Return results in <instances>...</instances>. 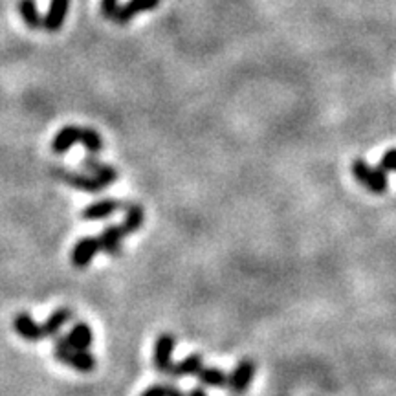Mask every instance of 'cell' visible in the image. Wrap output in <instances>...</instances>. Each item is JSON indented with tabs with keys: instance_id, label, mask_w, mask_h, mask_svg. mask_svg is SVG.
Wrapping results in <instances>:
<instances>
[{
	"instance_id": "cell-21",
	"label": "cell",
	"mask_w": 396,
	"mask_h": 396,
	"mask_svg": "<svg viewBox=\"0 0 396 396\" xmlns=\"http://www.w3.org/2000/svg\"><path fill=\"white\" fill-rule=\"evenodd\" d=\"M378 169H382L384 172L396 171V149L386 150V155L382 156L380 164H378Z\"/></svg>"
},
{
	"instance_id": "cell-7",
	"label": "cell",
	"mask_w": 396,
	"mask_h": 396,
	"mask_svg": "<svg viewBox=\"0 0 396 396\" xmlns=\"http://www.w3.org/2000/svg\"><path fill=\"white\" fill-rule=\"evenodd\" d=\"M13 327H15V330L19 332V336H21L24 341L37 343L41 341V339H44L43 327H41L28 312H19V314L13 317Z\"/></svg>"
},
{
	"instance_id": "cell-16",
	"label": "cell",
	"mask_w": 396,
	"mask_h": 396,
	"mask_svg": "<svg viewBox=\"0 0 396 396\" xmlns=\"http://www.w3.org/2000/svg\"><path fill=\"white\" fill-rule=\"evenodd\" d=\"M202 367H204L202 354H191V356L184 358L182 362H178V364H171V367L167 370V375L172 376V378H184V376L197 375Z\"/></svg>"
},
{
	"instance_id": "cell-18",
	"label": "cell",
	"mask_w": 396,
	"mask_h": 396,
	"mask_svg": "<svg viewBox=\"0 0 396 396\" xmlns=\"http://www.w3.org/2000/svg\"><path fill=\"white\" fill-rule=\"evenodd\" d=\"M19 13L22 21L30 30H41L43 28V17L39 13L35 0H19Z\"/></svg>"
},
{
	"instance_id": "cell-3",
	"label": "cell",
	"mask_w": 396,
	"mask_h": 396,
	"mask_svg": "<svg viewBox=\"0 0 396 396\" xmlns=\"http://www.w3.org/2000/svg\"><path fill=\"white\" fill-rule=\"evenodd\" d=\"M52 175H54V178L61 180V182H65L66 186L79 189L83 193L96 195L105 189L101 182L92 177V175L88 177V175H81V172H72L68 169H63V167H52Z\"/></svg>"
},
{
	"instance_id": "cell-13",
	"label": "cell",
	"mask_w": 396,
	"mask_h": 396,
	"mask_svg": "<svg viewBox=\"0 0 396 396\" xmlns=\"http://www.w3.org/2000/svg\"><path fill=\"white\" fill-rule=\"evenodd\" d=\"M72 317H74V312L70 310L68 306H59V308H55V310L48 316V319L41 325L44 332V337L57 336L61 332V328L65 327L66 323H70Z\"/></svg>"
},
{
	"instance_id": "cell-24",
	"label": "cell",
	"mask_w": 396,
	"mask_h": 396,
	"mask_svg": "<svg viewBox=\"0 0 396 396\" xmlns=\"http://www.w3.org/2000/svg\"><path fill=\"white\" fill-rule=\"evenodd\" d=\"M166 396H186L184 395L178 387H172V386H166Z\"/></svg>"
},
{
	"instance_id": "cell-17",
	"label": "cell",
	"mask_w": 396,
	"mask_h": 396,
	"mask_svg": "<svg viewBox=\"0 0 396 396\" xmlns=\"http://www.w3.org/2000/svg\"><path fill=\"white\" fill-rule=\"evenodd\" d=\"M123 209L125 219L123 224H121V230H123L125 235H132V233H136L143 226L145 211L139 204H123Z\"/></svg>"
},
{
	"instance_id": "cell-12",
	"label": "cell",
	"mask_w": 396,
	"mask_h": 396,
	"mask_svg": "<svg viewBox=\"0 0 396 396\" xmlns=\"http://www.w3.org/2000/svg\"><path fill=\"white\" fill-rule=\"evenodd\" d=\"M70 0H50V8L46 17L43 19V28L48 33H57L65 24L68 15Z\"/></svg>"
},
{
	"instance_id": "cell-23",
	"label": "cell",
	"mask_w": 396,
	"mask_h": 396,
	"mask_svg": "<svg viewBox=\"0 0 396 396\" xmlns=\"http://www.w3.org/2000/svg\"><path fill=\"white\" fill-rule=\"evenodd\" d=\"M141 396H166V386H152L145 389Z\"/></svg>"
},
{
	"instance_id": "cell-1",
	"label": "cell",
	"mask_w": 396,
	"mask_h": 396,
	"mask_svg": "<svg viewBox=\"0 0 396 396\" xmlns=\"http://www.w3.org/2000/svg\"><path fill=\"white\" fill-rule=\"evenodd\" d=\"M54 356L61 364H66L79 373H92L96 369V358L88 350H75L68 343L66 336L54 337Z\"/></svg>"
},
{
	"instance_id": "cell-20",
	"label": "cell",
	"mask_w": 396,
	"mask_h": 396,
	"mask_svg": "<svg viewBox=\"0 0 396 396\" xmlns=\"http://www.w3.org/2000/svg\"><path fill=\"white\" fill-rule=\"evenodd\" d=\"M79 141L83 143L86 150H88V155L96 156L97 152H101L103 150V138L99 136L96 129H81V136Z\"/></svg>"
},
{
	"instance_id": "cell-22",
	"label": "cell",
	"mask_w": 396,
	"mask_h": 396,
	"mask_svg": "<svg viewBox=\"0 0 396 396\" xmlns=\"http://www.w3.org/2000/svg\"><path fill=\"white\" fill-rule=\"evenodd\" d=\"M118 0H101V11L103 15L108 17V19H112L116 10H118Z\"/></svg>"
},
{
	"instance_id": "cell-19",
	"label": "cell",
	"mask_w": 396,
	"mask_h": 396,
	"mask_svg": "<svg viewBox=\"0 0 396 396\" xmlns=\"http://www.w3.org/2000/svg\"><path fill=\"white\" fill-rule=\"evenodd\" d=\"M198 382L206 387H228V375L219 367H202L198 370Z\"/></svg>"
},
{
	"instance_id": "cell-8",
	"label": "cell",
	"mask_w": 396,
	"mask_h": 396,
	"mask_svg": "<svg viewBox=\"0 0 396 396\" xmlns=\"http://www.w3.org/2000/svg\"><path fill=\"white\" fill-rule=\"evenodd\" d=\"M81 166L85 169L86 172H90L92 177L97 178L99 182H101L103 188H108V186H112L116 180H118V171L110 166H105L103 161H99L94 155L86 156L85 160L81 161Z\"/></svg>"
},
{
	"instance_id": "cell-4",
	"label": "cell",
	"mask_w": 396,
	"mask_h": 396,
	"mask_svg": "<svg viewBox=\"0 0 396 396\" xmlns=\"http://www.w3.org/2000/svg\"><path fill=\"white\" fill-rule=\"evenodd\" d=\"M175 347H177V337L169 334V332H164V334L156 337L155 358H152V362H155V369L161 373V375H167V370L171 367Z\"/></svg>"
},
{
	"instance_id": "cell-6",
	"label": "cell",
	"mask_w": 396,
	"mask_h": 396,
	"mask_svg": "<svg viewBox=\"0 0 396 396\" xmlns=\"http://www.w3.org/2000/svg\"><path fill=\"white\" fill-rule=\"evenodd\" d=\"M99 252V242H97L96 237H85V239H81L77 244L72 250V264L75 268H79V270H85V268L90 266V263L94 261V257Z\"/></svg>"
},
{
	"instance_id": "cell-14",
	"label": "cell",
	"mask_w": 396,
	"mask_h": 396,
	"mask_svg": "<svg viewBox=\"0 0 396 396\" xmlns=\"http://www.w3.org/2000/svg\"><path fill=\"white\" fill-rule=\"evenodd\" d=\"M79 127H74V125L63 127L59 132L55 134L54 141H52V150H54L55 155H66V152L79 141Z\"/></svg>"
},
{
	"instance_id": "cell-11",
	"label": "cell",
	"mask_w": 396,
	"mask_h": 396,
	"mask_svg": "<svg viewBox=\"0 0 396 396\" xmlns=\"http://www.w3.org/2000/svg\"><path fill=\"white\" fill-rule=\"evenodd\" d=\"M119 209H123V202H119V200H112V198H107V200H99V202H94L90 206H86L83 209V220H90V222H97V220L108 219L110 215H114Z\"/></svg>"
},
{
	"instance_id": "cell-15",
	"label": "cell",
	"mask_w": 396,
	"mask_h": 396,
	"mask_svg": "<svg viewBox=\"0 0 396 396\" xmlns=\"http://www.w3.org/2000/svg\"><path fill=\"white\" fill-rule=\"evenodd\" d=\"M66 339L75 350H88L92 347V343H94V332L86 323L79 321L75 323L72 330L66 334Z\"/></svg>"
},
{
	"instance_id": "cell-10",
	"label": "cell",
	"mask_w": 396,
	"mask_h": 396,
	"mask_svg": "<svg viewBox=\"0 0 396 396\" xmlns=\"http://www.w3.org/2000/svg\"><path fill=\"white\" fill-rule=\"evenodd\" d=\"M161 0H129V2H125L123 6H119L116 13H114V21L118 22V24H125V22H129L130 19L141 13V11H152L156 10L158 6H160Z\"/></svg>"
},
{
	"instance_id": "cell-9",
	"label": "cell",
	"mask_w": 396,
	"mask_h": 396,
	"mask_svg": "<svg viewBox=\"0 0 396 396\" xmlns=\"http://www.w3.org/2000/svg\"><path fill=\"white\" fill-rule=\"evenodd\" d=\"M123 230L121 226H107L105 230L99 233V252L107 253L110 257H118L121 253V242H123Z\"/></svg>"
},
{
	"instance_id": "cell-5",
	"label": "cell",
	"mask_w": 396,
	"mask_h": 396,
	"mask_svg": "<svg viewBox=\"0 0 396 396\" xmlns=\"http://www.w3.org/2000/svg\"><path fill=\"white\" fill-rule=\"evenodd\" d=\"M253 376H255V362L252 359H242L237 364L230 376H228V387L235 395H242L248 387L252 386Z\"/></svg>"
},
{
	"instance_id": "cell-25",
	"label": "cell",
	"mask_w": 396,
	"mask_h": 396,
	"mask_svg": "<svg viewBox=\"0 0 396 396\" xmlns=\"http://www.w3.org/2000/svg\"><path fill=\"white\" fill-rule=\"evenodd\" d=\"M188 396H208V393L204 391L202 387H195V389H191V393H189Z\"/></svg>"
},
{
	"instance_id": "cell-2",
	"label": "cell",
	"mask_w": 396,
	"mask_h": 396,
	"mask_svg": "<svg viewBox=\"0 0 396 396\" xmlns=\"http://www.w3.org/2000/svg\"><path fill=\"white\" fill-rule=\"evenodd\" d=\"M353 175L365 189H369L370 193L384 195L387 191V172H384L378 167L367 166V161L362 158L353 161Z\"/></svg>"
}]
</instances>
